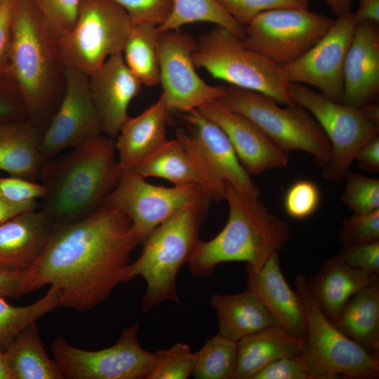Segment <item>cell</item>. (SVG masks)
<instances>
[{
	"label": "cell",
	"instance_id": "obj_51",
	"mask_svg": "<svg viewBox=\"0 0 379 379\" xmlns=\"http://www.w3.org/2000/svg\"><path fill=\"white\" fill-rule=\"evenodd\" d=\"M337 17L351 11L354 0H323Z\"/></svg>",
	"mask_w": 379,
	"mask_h": 379
},
{
	"label": "cell",
	"instance_id": "obj_4",
	"mask_svg": "<svg viewBox=\"0 0 379 379\" xmlns=\"http://www.w3.org/2000/svg\"><path fill=\"white\" fill-rule=\"evenodd\" d=\"M224 199L229 208L227 223L211 240L197 242L187 262L194 277L208 276L217 265L232 261L258 270L291 237L287 222L271 213L259 197L226 183Z\"/></svg>",
	"mask_w": 379,
	"mask_h": 379
},
{
	"label": "cell",
	"instance_id": "obj_21",
	"mask_svg": "<svg viewBox=\"0 0 379 379\" xmlns=\"http://www.w3.org/2000/svg\"><path fill=\"white\" fill-rule=\"evenodd\" d=\"M343 103L359 107L379 93V23L358 22L344 63Z\"/></svg>",
	"mask_w": 379,
	"mask_h": 379
},
{
	"label": "cell",
	"instance_id": "obj_47",
	"mask_svg": "<svg viewBox=\"0 0 379 379\" xmlns=\"http://www.w3.org/2000/svg\"><path fill=\"white\" fill-rule=\"evenodd\" d=\"M27 270L0 267L1 298H17L24 295L23 285Z\"/></svg>",
	"mask_w": 379,
	"mask_h": 379
},
{
	"label": "cell",
	"instance_id": "obj_23",
	"mask_svg": "<svg viewBox=\"0 0 379 379\" xmlns=\"http://www.w3.org/2000/svg\"><path fill=\"white\" fill-rule=\"evenodd\" d=\"M169 112L161 94L157 102L141 114L126 121L115 141L123 171L135 170L167 142Z\"/></svg>",
	"mask_w": 379,
	"mask_h": 379
},
{
	"label": "cell",
	"instance_id": "obj_38",
	"mask_svg": "<svg viewBox=\"0 0 379 379\" xmlns=\"http://www.w3.org/2000/svg\"><path fill=\"white\" fill-rule=\"evenodd\" d=\"M320 201L321 193L317 184L310 180L301 179L293 182L286 190L284 208L291 218L302 220L314 213Z\"/></svg>",
	"mask_w": 379,
	"mask_h": 379
},
{
	"label": "cell",
	"instance_id": "obj_33",
	"mask_svg": "<svg viewBox=\"0 0 379 379\" xmlns=\"http://www.w3.org/2000/svg\"><path fill=\"white\" fill-rule=\"evenodd\" d=\"M60 295L54 286L31 305L18 307L0 297V350L4 351L28 325L60 307Z\"/></svg>",
	"mask_w": 379,
	"mask_h": 379
},
{
	"label": "cell",
	"instance_id": "obj_12",
	"mask_svg": "<svg viewBox=\"0 0 379 379\" xmlns=\"http://www.w3.org/2000/svg\"><path fill=\"white\" fill-rule=\"evenodd\" d=\"M334 20L308 7L282 8L255 16L244 29V45L280 66L305 54L329 30Z\"/></svg>",
	"mask_w": 379,
	"mask_h": 379
},
{
	"label": "cell",
	"instance_id": "obj_22",
	"mask_svg": "<svg viewBox=\"0 0 379 379\" xmlns=\"http://www.w3.org/2000/svg\"><path fill=\"white\" fill-rule=\"evenodd\" d=\"M190 134L211 171L221 180L246 194L260 197V190L239 161L222 129L198 109L187 113Z\"/></svg>",
	"mask_w": 379,
	"mask_h": 379
},
{
	"label": "cell",
	"instance_id": "obj_20",
	"mask_svg": "<svg viewBox=\"0 0 379 379\" xmlns=\"http://www.w3.org/2000/svg\"><path fill=\"white\" fill-rule=\"evenodd\" d=\"M246 290L264 303L276 325L303 344L306 317L301 298L285 279L278 252L273 253L258 270L246 266Z\"/></svg>",
	"mask_w": 379,
	"mask_h": 379
},
{
	"label": "cell",
	"instance_id": "obj_6",
	"mask_svg": "<svg viewBox=\"0 0 379 379\" xmlns=\"http://www.w3.org/2000/svg\"><path fill=\"white\" fill-rule=\"evenodd\" d=\"M192 59L197 68L230 86L262 93L279 104L296 105L282 67L247 48L241 38L226 28L216 26L202 34Z\"/></svg>",
	"mask_w": 379,
	"mask_h": 379
},
{
	"label": "cell",
	"instance_id": "obj_24",
	"mask_svg": "<svg viewBox=\"0 0 379 379\" xmlns=\"http://www.w3.org/2000/svg\"><path fill=\"white\" fill-rule=\"evenodd\" d=\"M53 230L39 210L20 213L0 225V267L29 270L41 255Z\"/></svg>",
	"mask_w": 379,
	"mask_h": 379
},
{
	"label": "cell",
	"instance_id": "obj_34",
	"mask_svg": "<svg viewBox=\"0 0 379 379\" xmlns=\"http://www.w3.org/2000/svg\"><path fill=\"white\" fill-rule=\"evenodd\" d=\"M192 375L196 379H233L237 342L218 334L208 338L194 353Z\"/></svg>",
	"mask_w": 379,
	"mask_h": 379
},
{
	"label": "cell",
	"instance_id": "obj_7",
	"mask_svg": "<svg viewBox=\"0 0 379 379\" xmlns=\"http://www.w3.org/2000/svg\"><path fill=\"white\" fill-rule=\"evenodd\" d=\"M295 103L307 110L325 133L330 144L329 159L323 168L328 181L345 180L361 147L379 133V105L353 107L331 100L300 84H291Z\"/></svg>",
	"mask_w": 379,
	"mask_h": 379
},
{
	"label": "cell",
	"instance_id": "obj_9",
	"mask_svg": "<svg viewBox=\"0 0 379 379\" xmlns=\"http://www.w3.org/2000/svg\"><path fill=\"white\" fill-rule=\"evenodd\" d=\"M220 99L232 110L255 124L281 151L288 155L302 151L324 168L330 155L329 142L313 116L298 105L281 107L258 92L233 86H225Z\"/></svg>",
	"mask_w": 379,
	"mask_h": 379
},
{
	"label": "cell",
	"instance_id": "obj_48",
	"mask_svg": "<svg viewBox=\"0 0 379 379\" xmlns=\"http://www.w3.org/2000/svg\"><path fill=\"white\" fill-rule=\"evenodd\" d=\"M354 161L364 171H379V136L373 137L366 142L357 152Z\"/></svg>",
	"mask_w": 379,
	"mask_h": 379
},
{
	"label": "cell",
	"instance_id": "obj_31",
	"mask_svg": "<svg viewBox=\"0 0 379 379\" xmlns=\"http://www.w3.org/2000/svg\"><path fill=\"white\" fill-rule=\"evenodd\" d=\"M158 35L154 25H133L122 53L128 67L148 87L159 84Z\"/></svg>",
	"mask_w": 379,
	"mask_h": 379
},
{
	"label": "cell",
	"instance_id": "obj_30",
	"mask_svg": "<svg viewBox=\"0 0 379 379\" xmlns=\"http://www.w3.org/2000/svg\"><path fill=\"white\" fill-rule=\"evenodd\" d=\"M4 352L12 379H65L45 351L36 321L25 327Z\"/></svg>",
	"mask_w": 379,
	"mask_h": 379
},
{
	"label": "cell",
	"instance_id": "obj_46",
	"mask_svg": "<svg viewBox=\"0 0 379 379\" xmlns=\"http://www.w3.org/2000/svg\"><path fill=\"white\" fill-rule=\"evenodd\" d=\"M14 0H6L0 6V74L8 72Z\"/></svg>",
	"mask_w": 379,
	"mask_h": 379
},
{
	"label": "cell",
	"instance_id": "obj_53",
	"mask_svg": "<svg viewBox=\"0 0 379 379\" xmlns=\"http://www.w3.org/2000/svg\"><path fill=\"white\" fill-rule=\"evenodd\" d=\"M6 0H0V6L6 1Z\"/></svg>",
	"mask_w": 379,
	"mask_h": 379
},
{
	"label": "cell",
	"instance_id": "obj_43",
	"mask_svg": "<svg viewBox=\"0 0 379 379\" xmlns=\"http://www.w3.org/2000/svg\"><path fill=\"white\" fill-rule=\"evenodd\" d=\"M337 255L352 268L379 275V241L360 246H343Z\"/></svg>",
	"mask_w": 379,
	"mask_h": 379
},
{
	"label": "cell",
	"instance_id": "obj_5",
	"mask_svg": "<svg viewBox=\"0 0 379 379\" xmlns=\"http://www.w3.org/2000/svg\"><path fill=\"white\" fill-rule=\"evenodd\" d=\"M208 198L194 202L157 227L142 244L140 256L126 267L122 283L137 276L147 284L142 298L146 312L166 300L180 302L176 280L199 240Z\"/></svg>",
	"mask_w": 379,
	"mask_h": 379
},
{
	"label": "cell",
	"instance_id": "obj_36",
	"mask_svg": "<svg viewBox=\"0 0 379 379\" xmlns=\"http://www.w3.org/2000/svg\"><path fill=\"white\" fill-rule=\"evenodd\" d=\"M157 354V363L149 379H187L192 375L195 357L189 345L178 343Z\"/></svg>",
	"mask_w": 379,
	"mask_h": 379
},
{
	"label": "cell",
	"instance_id": "obj_18",
	"mask_svg": "<svg viewBox=\"0 0 379 379\" xmlns=\"http://www.w3.org/2000/svg\"><path fill=\"white\" fill-rule=\"evenodd\" d=\"M225 133L246 171L253 175L281 168L288 162V155L251 121L217 100L198 109Z\"/></svg>",
	"mask_w": 379,
	"mask_h": 379
},
{
	"label": "cell",
	"instance_id": "obj_13",
	"mask_svg": "<svg viewBox=\"0 0 379 379\" xmlns=\"http://www.w3.org/2000/svg\"><path fill=\"white\" fill-rule=\"evenodd\" d=\"M205 198L210 199L199 185H155L131 170L123 171L102 206L124 213L142 244L162 222L187 206Z\"/></svg>",
	"mask_w": 379,
	"mask_h": 379
},
{
	"label": "cell",
	"instance_id": "obj_28",
	"mask_svg": "<svg viewBox=\"0 0 379 379\" xmlns=\"http://www.w3.org/2000/svg\"><path fill=\"white\" fill-rule=\"evenodd\" d=\"M211 305L218 317L217 334L238 342L241 338L276 325L262 300L253 292L215 294Z\"/></svg>",
	"mask_w": 379,
	"mask_h": 379
},
{
	"label": "cell",
	"instance_id": "obj_14",
	"mask_svg": "<svg viewBox=\"0 0 379 379\" xmlns=\"http://www.w3.org/2000/svg\"><path fill=\"white\" fill-rule=\"evenodd\" d=\"M196 41L180 29L159 32V84L169 111L188 113L225 95V86L207 84L192 59Z\"/></svg>",
	"mask_w": 379,
	"mask_h": 379
},
{
	"label": "cell",
	"instance_id": "obj_10",
	"mask_svg": "<svg viewBox=\"0 0 379 379\" xmlns=\"http://www.w3.org/2000/svg\"><path fill=\"white\" fill-rule=\"evenodd\" d=\"M132 25L112 0H81L74 27L58 39L64 66L89 76L108 58L123 53Z\"/></svg>",
	"mask_w": 379,
	"mask_h": 379
},
{
	"label": "cell",
	"instance_id": "obj_44",
	"mask_svg": "<svg viewBox=\"0 0 379 379\" xmlns=\"http://www.w3.org/2000/svg\"><path fill=\"white\" fill-rule=\"evenodd\" d=\"M253 379H310L302 356L279 359L258 371Z\"/></svg>",
	"mask_w": 379,
	"mask_h": 379
},
{
	"label": "cell",
	"instance_id": "obj_15",
	"mask_svg": "<svg viewBox=\"0 0 379 379\" xmlns=\"http://www.w3.org/2000/svg\"><path fill=\"white\" fill-rule=\"evenodd\" d=\"M357 25L354 12L338 16L326 34L305 54L281 66L288 82L315 87L326 97L341 102L344 63Z\"/></svg>",
	"mask_w": 379,
	"mask_h": 379
},
{
	"label": "cell",
	"instance_id": "obj_2",
	"mask_svg": "<svg viewBox=\"0 0 379 379\" xmlns=\"http://www.w3.org/2000/svg\"><path fill=\"white\" fill-rule=\"evenodd\" d=\"M114 138L98 137L43 166L45 187L39 211L54 229L81 221L98 211L123 171Z\"/></svg>",
	"mask_w": 379,
	"mask_h": 379
},
{
	"label": "cell",
	"instance_id": "obj_37",
	"mask_svg": "<svg viewBox=\"0 0 379 379\" xmlns=\"http://www.w3.org/2000/svg\"><path fill=\"white\" fill-rule=\"evenodd\" d=\"M343 246H354L379 241V209L365 213H354L343 219L339 231Z\"/></svg>",
	"mask_w": 379,
	"mask_h": 379
},
{
	"label": "cell",
	"instance_id": "obj_50",
	"mask_svg": "<svg viewBox=\"0 0 379 379\" xmlns=\"http://www.w3.org/2000/svg\"><path fill=\"white\" fill-rule=\"evenodd\" d=\"M359 6L354 12L358 22L371 21L379 23V0H358Z\"/></svg>",
	"mask_w": 379,
	"mask_h": 379
},
{
	"label": "cell",
	"instance_id": "obj_29",
	"mask_svg": "<svg viewBox=\"0 0 379 379\" xmlns=\"http://www.w3.org/2000/svg\"><path fill=\"white\" fill-rule=\"evenodd\" d=\"M333 323L346 336L378 358V276L350 298Z\"/></svg>",
	"mask_w": 379,
	"mask_h": 379
},
{
	"label": "cell",
	"instance_id": "obj_26",
	"mask_svg": "<svg viewBox=\"0 0 379 379\" xmlns=\"http://www.w3.org/2000/svg\"><path fill=\"white\" fill-rule=\"evenodd\" d=\"M42 136V131L29 119L0 124V171L32 181L39 178L48 161Z\"/></svg>",
	"mask_w": 379,
	"mask_h": 379
},
{
	"label": "cell",
	"instance_id": "obj_39",
	"mask_svg": "<svg viewBox=\"0 0 379 379\" xmlns=\"http://www.w3.org/2000/svg\"><path fill=\"white\" fill-rule=\"evenodd\" d=\"M32 1L57 39L74 27L81 0Z\"/></svg>",
	"mask_w": 379,
	"mask_h": 379
},
{
	"label": "cell",
	"instance_id": "obj_49",
	"mask_svg": "<svg viewBox=\"0 0 379 379\" xmlns=\"http://www.w3.org/2000/svg\"><path fill=\"white\" fill-rule=\"evenodd\" d=\"M38 206L36 200L22 203L11 201L0 190V225L20 213L37 210Z\"/></svg>",
	"mask_w": 379,
	"mask_h": 379
},
{
	"label": "cell",
	"instance_id": "obj_42",
	"mask_svg": "<svg viewBox=\"0 0 379 379\" xmlns=\"http://www.w3.org/2000/svg\"><path fill=\"white\" fill-rule=\"evenodd\" d=\"M25 119L28 116L16 86L8 73L0 74V124Z\"/></svg>",
	"mask_w": 379,
	"mask_h": 379
},
{
	"label": "cell",
	"instance_id": "obj_41",
	"mask_svg": "<svg viewBox=\"0 0 379 379\" xmlns=\"http://www.w3.org/2000/svg\"><path fill=\"white\" fill-rule=\"evenodd\" d=\"M128 14L133 25H161L169 16L173 0H112Z\"/></svg>",
	"mask_w": 379,
	"mask_h": 379
},
{
	"label": "cell",
	"instance_id": "obj_17",
	"mask_svg": "<svg viewBox=\"0 0 379 379\" xmlns=\"http://www.w3.org/2000/svg\"><path fill=\"white\" fill-rule=\"evenodd\" d=\"M133 171L145 178H159L173 185H197L211 199H224L226 183L211 171L191 135L182 130Z\"/></svg>",
	"mask_w": 379,
	"mask_h": 379
},
{
	"label": "cell",
	"instance_id": "obj_11",
	"mask_svg": "<svg viewBox=\"0 0 379 379\" xmlns=\"http://www.w3.org/2000/svg\"><path fill=\"white\" fill-rule=\"evenodd\" d=\"M139 328L136 321L122 331L114 345L97 351L74 347L62 336L51 349L65 379H149L157 354L140 345Z\"/></svg>",
	"mask_w": 379,
	"mask_h": 379
},
{
	"label": "cell",
	"instance_id": "obj_40",
	"mask_svg": "<svg viewBox=\"0 0 379 379\" xmlns=\"http://www.w3.org/2000/svg\"><path fill=\"white\" fill-rule=\"evenodd\" d=\"M241 25L248 24L258 14L277 8L308 7L309 0H218Z\"/></svg>",
	"mask_w": 379,
	"mask_h": 379
},
{
	"label": "cell",
	"instance_id": "obj_32",
	"mask_svg": "<svg viewBox=\"0 0 379 379\" xmlns=\"http://www.w3.org/2000/svg\"><path fill=\"white\" fill-rule=\"evenodd\" d=\"M206 22L226 28L243 39L244 27L234 20L218 0H173L171 13L157 27L158 32L180 29L188 24Z\"/></svg>",
	"mask_w": 379,
	"mask_h": 379
},
{
	"label": "cell",
	"instance_id": "obj_19",
	"mask_svg": "<svg viewBox=\"0 0 379 379\" xmlns=\"http://www.w3.org/2000/svg\"><path fill=\"white\" fill-rule=\"evenodd\" d=\"M88 84L102 132L114 138L128 119L130 103L140 93L142 84L128 67L121 53L108 58L88 76Z\"/></svg>",
	"mask_w": 379,
	"mask_h": 379
},
{
	"label": "cell",
	"instance_id": "obj_45",
	"mask_svg": "<svg viewBox=\"0 0 379 379\" xmlns=\"http://www.w3.org/2000/svg\"><path fill=\"white\" fill-rule=\"evenodd\" d=\"M0 190L8 199L17 203L41 199L45 193L42 184L11 176L0 178Z\"/></svg>",
	"mask_w": 379,
	"mask_h": 379
},
{
	"label": "cell",
	"instance_id": "obj_35",
	"mask_svg": "<svg viewBox=\"0 0 379 379\" xmlns=\"http://www.w3.org/2000/svg\"><path fill=\"white\" fill-rule=\"evenodd\" d=\"M342 202L356 213L379 209V180L358 173H349L345 178Z\"/></svg>",
	"mask_w": 379,
	"mask_h": 379
},
{
	"label": "cell",
	"instance_id": "obj_8",
	"mask_svg": "<svg viewBox=\"0 0 379 379\" xmlns=\"http://www.w3.org/2000/svg\"><path fill=\"white\" fill-rule=\"evenodd\" d=\"M306 317V338L302 356L310 379H375L379 359L346 336L321 312L310 294L305 277L295 279Z\"/></svg>",
	"mask_w": 379,
	"mask_h": 379
},
{
	"label": "cell",
	"instance_id": "obj_16",
	"mask_svg": "<svg viewBox=\"0 0 379 379\" xmlns=\"http://www.w3.org/2000/svg\"><path fill=\"white\" fill-rule=\"evenodd\" d=\"M102 133L88 76L74 67H65L63 94L42 136L45 157L49 160L62 150L80 146Z\"/></svg>",
	"mask_w": 379,
	"mask_h": 379
},
{
	"label": "cell",
	"instance_id": "obj_52",
	"mask_svg": "<svg viewBox=\"0 0 379 379\" xmlns=\"http://www.w3.org/2000/svg\"><path fill=\"white\" fill-rule=\"evenodd\" d=\"M0 379H12L6 364L4 351L0 350Z\"/></svg>",
	"mask_w": 379,
	"mask_h": 379
},
{
	"label": "cell",
	"instance_id": "obj_1",
	"mask_svg": "<svg viewBox=\"0 0 379 379\" xmlns=\"http://www.w3.org/2000/svg\"><path fill=\"white\" fill-rule=\"evenodd\" d=\"M140 240L127 216L102 206L88 218L54 229L40 258L27 270L23 293L55 287L60 307L93 310L122 283Z\"/></svg>",
	"mask_w": 379,
	"mask_h": 379
},
{
	"label": "cell",
	"instance_id": "obj_25",
	"mask_svg": "<svg viewBox=\"0 0 379 379\" xmlns=\"http://www.w3.org/2000/svg\"><path fill=\"white\" fill-rule=\"evenodd\" d=\"M378 276L351 267L336 255L305 277V283L323 314L334 322L350 298Z\"/></svg>",
	"mask_w": 379,
	"mask_h": 379
},
{
	"label": "cell",
	"instance_id": "obj_3",
	"mask_svg": "<svg viewBox=\"0 0 379 379\" xmlns=\"http://www.w3.org/2000/svg\"><path fill=\"white\" fill-rule=\"evenodd\" d=\"M8 72L28 119L43 133L61 100L65 66L58 39L32 0H14Z\"/></svg>",
	"mask_w": 379,
	"mask_h": 379
},
{
	"label": "cell",
	"instance_id": "obj_27",
	"mask_svg": "<svg viewBox=\"0 0 379 379\" xmlns=\"http://www.w3.org/2000/svg\"><path fill=\"white\" fill-rule=\"evenodd\" d=\"M304 344L274 325L237 343V360L233 379H253L272 362L302 353Z\"/></svg>",
	"mask_w": 379,
	"mask_h": 379
}]
</instances>
